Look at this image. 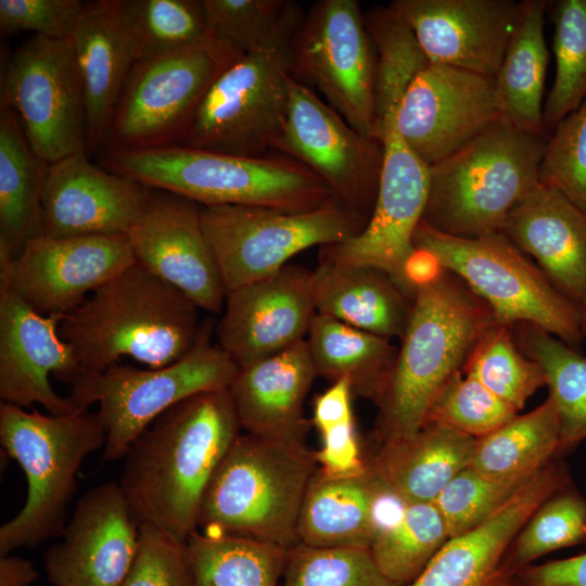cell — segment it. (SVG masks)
<instances>
[{
	"mask_svg": "<svg viewBox=\"0 0 586 586\" xmlns=\"http://www.w3.org/2000/svg\"><path fill=\"white\" fill-rule=\"evenodd\" d=\"M86 102L87 152L107 141L112 118L141 48L126 0L85 3L71 37Z\"/></svg>",
	"mask_w": 586,
	"mask_h": 586,
	"instance_id": "26",
	"label": "cell"
},
{
	"mask_svg": "<svg viewBox=\"0 0 586 586\" xmlns=\"http://www.w3.org/2000/svg\"><path fill=\"white\" fill-rule=\"evenodd\" d=\"M517 324L519 347L545 372L559 416L561 456L586 440V356L535 324Z\"/></svg>",
	"mask_w": 586,
	"mask_h": 586,
	"instance_id": "36",
	"label": "cell"
},
{
	"mask_svg": "<svg viewBox=\"0 0 586 586\" xmlns=\"http://www.w3.org/2000/svg\"><path fill=\"white\" fill-rule=\"evenodd\" d=\"M47 163L29 145L14 112L0 106V245L15 257L42 234Z\"/></svg>",
	"mask_w": 586,
	"mask_h": 586,
	"instance_id": "33",
	"label": "cell"
},
{
	"mask_svg": "<svg viewBox=\"0 0 586 586\" xmlns=\"http://www.w3.org/2000/svg\"><path fill=\"white\" fill-rule=\"evenodd\" d=\"M111 171L150 189L184 196L201 206H259L306 212L336 199L310 169L290 156H240L180 144L112 149Z\"/></svg>",
	"mask_w": 586,
	"mask_h": 586,
	"instance_id": "4",
	"label": "cell"
},
{
	"mask_svg": "<svg viewBox=\"0 0 586 586\" xmlns=\"http://www.w3.org/2000/svg\"><path fill=\"white\" fill-rule=\"evenodd\" d=\"M240 429L230 388L194 395L156 418L129 446L118 481L141 523L188 540Z\"/></svg>",
	"mask_w": 586,
	"mask_h": 586,
	"instance_id": "1",
	"label": "cell"
},
{
	"mask_svg": "<svg viewBox=\"0 0 586 586\" xmlns=\"http://www.w3.org/2000/svg\"><path fill=\"white\" fill-rule=\"evenodd\" d=\"M300 23L225 69L177 144L240 156L276 153L294 78L291 41Z\"/></svg>",
	"mask_w": 586,
	"mask_h": 586,
	"instance_id": "9",
	"label": "cell"
},
{
	"mask_svg": "<svg viewBox=\"0 0 586 586\" xmlns=\"http://www.w3.org/2000/svg\"><path fill=\"white\" fill-rule=\"evenodd\" d=\"M316 377L306 340L241 368L230 386L241 429L264 438L304 440V402Z\"/></svg>",
	"mask_w": 586,
	"mask_h": 586,
	"instance_id": "28",
	"label": "cell"
},
{
	"mask_svg": "<svg viewBox=\"0 0 586 586\" xmlns=\"http://www.w3.org/2000/svg\"><path fill=\"white\" fill-rule=\"evenodd\" d=\"M214 322L201 323L196 343L179 360L161 368L114 365L90 374L68 395L86 411H97L106 432L103 460L124 458L131 443L163 412L194 395L230 388L240 368L212 344Z\"/></svg>",
	"mask_w": 586,
	"mask_h": 586,
	"instance_id": "10",
	"label": "cell"
},
{
	"mask_svg": "<svg viewBox=\"0 0 586 586\" xmlns=\"http://www.w3.org/2000/svg\"><path fill=\"white\" fill-rule=\"evenodd\" d=\"M496 321L491 308L443 268L417 288L393 370L375 404L380 445L408 438L422 429L442 388L462 371L481 336Z\"/></svg>",
	"mask_w": 586,
	"mask_h": 586,
	"instance_id": "2",
	"label": "cell"
},
{
	"mask_svg": "<svg viewBox=\"0 0 586 586\" xmlns=\"http://www.w3.org/2000/svg\"><path fill=\"white\" fill-rule=\"evenodd\" d=\"M201 219L226 294L277 272L302 251L356 237L368 222L337 199L306 212L202 206Z\"/></svg>",
	"mask_w": 586,
	"mask_h": 586,
	"instance_id": "11",
	"label": "cell"
},
{
	"mask_svg": "<svg viewBox=\"0 0 586 586\" xmlns=\"http://www.w3.org/2000/svg\"><path fill=\"white\" fill-rule=\"evenodd\" d=\"M499 118L494 77L430 63L406 90L394 123L407 146L431 167Z\"/></svg>",
	"mask_w": 586,
	"mask_h": 586,
	"instance_id": "18",
	"label": "cell"
},
{
	"mask_svg": "<svg viewBox=\"0 0 586 586\" xmlns=\"http://www.w3.org/2000/svg\"><path fill=\"white\" fill-rule=\"evenodd\" d=\"M316 311L360 330L402 339L412 298L384 271L320 259L313 271Z\"/></svg>",
	"mask_w": 586,
	"mask_h": 586,
	"instance_id": "31",
	"label": "cell"
},
{
	"mask_svg": "<svg viewBox=\"0 0 586 586\" xmlns=\"http://www.w3.org/2000/svg\"><path fill=\"white\" fill-rule=\"evenodd\" d=\"M448 538L434 502H413L378 533L369 549L382 574L402 586L422 572Z\"/></svg>",
	"mask_w": 586,
	"mask_h": 586,
	"instance_id": "39",
	"label": "cell"
},
{
	"mask_svg": "<svg viewBox=\"0 0 586 586\" xmlns=\"http://www.w3.org/2000/svg\"><path fill=\"white\" fill-rule=\"evenodd\" d=\"M413 246L430 252L506 324H535L576 348L581 308L563 295L504 233L457 237L421 220Z\"/></svg>",
	"mask_w": 586,
	"mask_h": 586,
	"instance_id": "8",
	"label": "cell"
},
{
	"mask_svg": "<svg viewBox=\"0 0 586 586\" xmlns=\"http://www.w3.org/2000/svg\"><path fill=\"white\" fill-rule=\"evenodd\" d=\"M581 330L584 340L586 339V304L581 308Z\"/></svg>",
	"mask_w": 586,
	"mask_h": 586,
	"instance_id": "55",
	"label": "cell"
},
{
	"mask_svg": "<svg viewBox=\"0 0 586 586\" xmlns=\"http://www.w3.org/2000/svg\"><path fill=\"white\" fill-rule=\"evenodd\" d=\"M547 2L525 0L520 4L495 87L500 119L544 137V86L548 48L544 35Z\"/></svg>",
	"mask_w": 586,
	"mask_h": 586,
	"instance_id": "32",
	"label": "cell"
},
{
	"mask_svg": "<svg viewBox=\"0 0 586 586\" xmlns=\"http://www.w3.org/2000/svg\"><path fill=\"white\" fill-rule=\"evenodd\" d=\"M316 314L313 271L288 264L226 294L217 344L241 369L305 340Z\"/></svg>",
	"mask_w": 586,
	"mask_h": 586,
	"instance_id": "22",
	"label": "cell"
},
{
	"mask_svg": "<svg viewBox=\"0 0 586 586\" xmlns=\"http://www.w3.org/2000/svg\"><path fill=\"white\" fill-rule=\"evenodd\" d=\"M60 316L36 311L10 289H0V398L22 408L41 405L49 413L82 412L69 396L58 394L53 375L71 385L88 374L59 332ZM87 411V410H86Z\"/></svg>",
	"mask_w": 586,
	"mask_h": 586,
	"instance_id": "20",
	"label": "cell"
},
{
	"mask_svg": "<svg viewBox=\"0 0 586 586\" xmlns=\"http://www.w3.org/2000/svg\"><path fill=\"white\" fill-rule=\"evenodd\" d=\"M475 440L444 424L426 423L408 438L380 445L369 469L404 504L434 502L470 467Z\"/></svg>",
	"mask_w": 586,
	"mask_h": 586,
	"instance_id": "30",
	"label": "cell"
},
{
	"mask_svg": "<svg viewBox=\"0 0 586 586\" xmlns=\"http://www.w3.org/2000/svg\"><path fill=\"white\" fill-rule=\"evenodd\" d=\"M198 311L179 290L135 263L62 316L59 332L88 374L126 356L161 368L196 343Z\"/></svg>",
	"mask_w": 586,
	"mask_h": 586,
	"instance_id": "3",
	"label": "cell"
},
{
	"mask_svg": "<svg viewBox=\"0 0 586 586\" xmlns=\"http://www.w3.org/2000/svg\"><path fill=\"white\" fill-rule=\"evenodd\" d=\"M394 118L382 126L383 165L377 200L366 227L345 242L320 247L319 256L324 260L382 270L404 291V266L415 249L413 235L428 203L430 166L407 146Z\"/></svg>",
	"mask_w": 586,
	"mask_h": 586,
	"instance_id": "17",
	"label": "cell"
},
{
	"mask_svg": "<svg viewBox=\"0 0 586 586\" xmlns=\"http://www.w3.org/2000/svg\"><path fill=\"white\" fill-rule=\"evenodd\" d=\"M501 233L563 295L579 308L586 304V214L562 193L539 182L508 214Z\"/></svg>",
	"mask_w": 586,
	"mask_h": 586,
	"instance_id": "27",
	"label": "cell"
},
{
	"mask_svg": "<svg viewBox=\"0 0 586 586\" xmlns=\"http://www.w3.org/2000/svg\"><path fill=\"white\" fill-rule=\"evenodd\" d=\"M353 396L351 383L343 379L332 383L329 388L315 397L311 423L319 433L354 420Z\"/></svg>",
	"mask_w": 586,
	"mask_h": 586,
	"instance_id": "53",
	"label": "cell"
},
{
	"mask_svg": "<svg viewBox=\"0 0 586 586\" xmlns=\"http://www.w3.org/2000/svg\"><path fill=\"white\" fill-rule=\"evenodd\" d=\"M546 142L499 118L430 167L422 221L457 237L501 232L511 209L539 183Z\"/></svg>",
	"mask_w": 586,
	"mask_h": 586,
	"instance_id": "6",
	"label": "cell"
},
{
	"mask_svg": "<svg viewBox=\"0 0 586 586\" xmlns=\"http://www.w3.org/2000/svg\"><path fill=\"white\" fill-rule=\"evenodd\" d=\"M584 542L586 543V531H585V538H584Z\"/></svg>",
	"mask_w": 586,
	"mask_h": 586,
	"instance_id": "56",
	"label": "cell"
},
{
	"mask_svg": "<svg viewBox=\"0 0 586 586\" xmlns=\"http://www.w3.org/2000/svg\"><path fill=\"white\" fill-rule=\"evenodd\" d=\"M141 521L119 482L88 491L77 502L63 539L44 555L53 586H120L139 549Z\"/></svg>",
	"mask_w": 586,
	"mask_h": 586,
	"instance_id": "19",
	"label": "cell"
},
{
	"mask_svg": "<svg viewBox=\"0 0 586 586\" xmlns=\"http://www.w3.org/2000/svg\"><path fill=\"white\" fill-rule=\"evenodd\" d=\"M586 499L572 482L548 497L513 539L507 564L514 572L542 556L584 542Z\"/></svg>",
	"mask_w": 586,
	"mask_h": 586,
	"instance_id": "43",
	"label": "cell"
},
{
	"mask_svg": "<svg viewBox=\"0 0 586 586\" xmlns=\"http://www.w3.org/2000/svg\"><path fill=\"white\" fill-rule=\"evenodd\" d=\"M208 36L241 54L258 50L304 16L290 0H202Z\"/></svg>",
	"mask_w": 586,
	"mask_h": 586,
	"instance_id": "42",
	"label": "cell"
},
{
	"mask_svg": "<svg viewBox=\"0 0 586 586\" xmlns=\"http://www.w3.org/2000/svg\"><path fill=\"white\" fill-rule=\"evenodd\" d=\"M276 153L305 165L342 204L369 220L379 190L383 143L353 128L295 77Z\"/></svg>",
	"mask_w": 586,
	"mask_h": 586,
	"instance_id": "15",
	"label": "cell"
},
{
	"mask_svg": "<svg viewBox=\"0 0 586 586\" xmlns=\"http://www.w3.org/2000/svg\"><path fill=\"white\" fill-rule=\"evenodd\" d=\"M151 189L77 153L48 164L42 183L44 234L52 238L127 234Z\"/></svg>",
	"mask_w": 586,
	"mask_h": 586,
	"instance_id": "24",
	"label": "cell"
},
{
	"mask_svg": "<svg viewBox=\"0 0 586 586\" xmlns=\"http://www.w3.org/2000/svg\"><path fill=\"white\" fill-rule=\"evenodd\" d=\"M242 55L208 36L138 60L119 95L106 142L124 150L177 144L209 87Z\"/></svg>",
	"mask_w": 586,
	"mask_h": 586,
	"instance_id": "12",
	"label": "cell"
},
{
	"mask_svg": "<svg viewBox=\"0 0 586 586\" xmlns=\"http://www.w3.org/2000/svg\"><path fill=\"white\" fill-rule=\"evenodd\" d=\"M530 479L494 480L471 467L460 471L434 500L448 537L461 535L484 522Z\"/></svg>",
	"mask_w": 586,
	"mask_h": 586,
	"instance_id": "47",
	"label": "cell"
},
{
	"mask_svg": "<svg viewBox=\"0 0 586 586\" xmlns=\"http://www.w3.org/2000/svg\"><path fill=\"white\" fill-rule=\"evenodd\" d=\"M0 442L27 481L25 505L0 527L1 557L62 536L79 468L105 445L106 432L97 412L42 415L1 403Z\"/></svg>",
	"mask_w": 586,
	"mask_h": 586,
	"instance_id": "7",
	"label": "cell"
},
{
	"mask_svg": "<svg viewBox=\"0 0 586 586\" xmlns=\"http://www.w3.org/2000/svg\"><path fill=\"white\" fill-rule=\"evenodd\" d=\"M519 586H586V552L543 564H531L517 573Z\"/></svg>",
	"mask_w": 586,
	"mask_h": 586,
	"instance_id": "52",
	"label": "cell"
},
{
	"mask_svg": "<svg viewBox=\"0 0 586 586\" xmlns=\"http://www.w3.org/2000/svg\"><path fill=\"white\" fill-rule=\"evenodd\" d=\"M364 17L375 52V110L381 138L382 125L395 116L406 90L430 61L411 27L391 4L374 7Z\"/></svg>",
	"mask_w": 586,
	"mask_h": 586,
	"instance_id": "38",
	"label": "cell"
},
{
	"mask_svg": "<svg viewBox=\"0 0 586 586\" xmlns=\"http://www.w3.org/2000/svg\"><path fill=\"white\" fill-rule=\"evenodd\" d=\"M141 58L170 52L208 37L202 0H126Z\"/></svg>",
	"mask_w": 586,
	"mask_h": 586,
	"instance_id": "45",
	"label": "cell"
},
{
	"mask_svg": "<svg viewBox=\"0 0 586 586\" xmlns=\"http://www.w3.org/2000/svg\"><path fill=\"white\" fill-rule=\"evenodd\" d=\"M187 544L195 586H281L288 549L199 531Z\"/></svg>",
	"mask_w": 586,
	"mask_h": 586,
	"instance_id": "37",
	"label": "cell"
},
{
	"mask_svg": "<svg viewBox=\"0 0 586 586\" xmlns=\"http://www.w3.org/2000/svg\"><path fill=\"white\" fill-rule=\"evenodd\" d=\"M317 469L304 440L240 434L207 486L199 527L289 549L298 543V514Z\"/></svg>",
	"mask_w": 586,
	"mask_h": 586,
	"instance_id": "5",
	"label": "cell"
},
{
	"mask_svg": "<svg viewBox=\"0 0 586 586\" xmlns=\"http://www.w3.org/2000/svg\"><path fill=\"white\" fill-rule=\"evenodd\" d=\"M553 25L556 75L543 113L552 129L586 99V0L556 2Z\"/></svg>",
	"mask_w": 586,
	"mask_h": 586,
	"instance_id": "41",
	"label": "cell"
},
{
	"mask_svg": "<svg viewBox=\"0 0 586 586\" xmlns=\"http://www.w3.org/2000/svg\"><path fill=\"white\" fill-rule=\"evenodd\" d=\"M291 54L297 80L310 81L353 128L381 141L375 52L358 1L316 2L293 35Z\"/></svg>",
	"mask_w": 586,
	"mask_h": 586,
	"instance_id": "13",
	"label": "cell"
},
{
	"mask_svg": "<svg viewBox=\"0 0 586 586\" xmlns=\"http://www.w3.org/2000/svg\"><path fill=\"white\" fill-rule=\"evenodd\" d=\"M1 105L14 112L44 163L87 153L85 93L71 38L34 35L15 49L2 74Z\"/></svg>",
	"mask_w": 586,
	"mask_h": 586,
	"instance_id": "14",
	"label": "cell"
},
{
	"mask_svg": "<svg viewBox=\"0 0 586 586\" xmlns=\"http://www.w3.org/2000/svg\"><path fill=\"white\" fill-rule=\"evenodd\" d=\"M85 3L80 0H0V28L7 34L31 31L35 36L68 39Z\"/></svg>",
	"mask_w": 586,
	"mask_h": 586,
	"instance_id": "50",
	"label": "cell"
},
{
	"mask_svg": "<svg viewBox=\"0 0 586 586\" xmlns=\"http://www.w3.org/2000/svg\"><path fill=\"white\" fill-rule=\"evenodd\" d=\"M539 182L586 214V99L553 128L540 161Z\"/></svg>",
	"mask_w": 586,
	"mask_h": 586,
	"instance_id": "48",
	"label": "cell"
},
{
	"mask_svg": "<svg viewBox=\"0 0 586 586\" xmlns=\"http://www.w3.org/2000/svg\"><path fill=\"white\" fill-rule=\"evenodd\" d=\"M136 263L127 234L28 241L13 257L0 245V289H10L44 316H64Z\"/></svg>",
	"mask_w": 586,
	"mask_h": 586,
	"instance_id": "16",
	"label": "cell"
},
{
	"mask_svg": "<svg viewBox=\"0 0 586 586\" xmlns=\"http://www.w3.org/2000/svg\"><path fill=\"white\" fill-rule=\"evenodd\" d=\"M521 2L512 0H396L430 63L495 77Z\"/></svg>",
	"mask_w": 586,
	"mask_h": 586,
	"instance_id": "25",
	"label": "cell"
},
{
	"mask_svg": "<svg viewBox=\"0 0 586 586\" xmlns=\"http://www.w3.org/2000/svg\"><path fill=\"white\" fill-rule=\"evenodd\" d=\"M321 434L322 447L316 453L318 468L335 477L358 476L369 471L362 458L355 420L332 426Z\"/></svg>",
	"mask_w": 586,
	"mask_h": 586,
	"instance_id": "51",
	"label": "cell"
},
{
	"mask_svg": "<svg viewBox=\"0 0 586 586\" xmlns=\"http://www.w3.org/2000/svg\"><path fill=\"white\" fill-rule=\"evenodd\" d=\"M560 423L548 398L538 407L476 438L470 467L494 480L530 479L559 456Z\"/></svg>",
	"mask_w": 586,
	"mask_h": 586,
	"instance_id": "35",
	"label": "cell"
},
{
	"mask_svg": "<svg viewBox=\"0 0 586 586\" xmlns=\"http://www.w3.org/2000/svg\"><path fill=\"white\" fill-rule=\"evenodd\" d=\"M120 586H195L187 540L142 522L136 559Z\"/></svg>",
	"mask_w": 586,
	"mask_h": 586,
	"instance_id": "49",
	"label": "cell"
},
{
	"mask_svg": "<svg viewBox=\"0 0 586 586\" xmlns=\"http://www.w3.org/2000/svg\"><path fill=\"white\" fill-rule=\"evenodd\" d=\"M397 501L370 469L362 475L335 477L318 468L298 514V543L369 549L383 527L386 508Z\"/></svg>",
	"mask_w": 586,
	"mask_h": 586,
	"instance_id": "29",
	"label": "cell"
},
{
	"mask_svg": "<svg viewBox=\"0 0 586 586\" xmlns=\"http://www.w3.org/2000/svg\"><path fill=\"white\" fill-rule=\"evenodd\" d=\"M201 208L179 194L151 189L127 237L137 264L179 290L199 309L219 314L226 290L203 230Z\"/></svg>",
	"mask_w": 586,
	"mask_h": 586,
	"instance_id": "21",
	"label": "cell"
},
{
	"mask_svg": "<svg viewBox=\"0 0 586 586\" xmlns=\"http://www.w3.org/2000/svg\"><path fill=\"white\" fill-rule=\"evenodd\" d=\"M38 577L33 562L17 556L0 557V586H28Z\"/></svg>",
	"mask_w": 586,
	"mask_h": 586,
	"instance_id": "54",
	"label": "cell"
},
{
	"mask_svg": "<svg viewBox=\"0 0 586 586\" xmlns=\"http://www.w3.org/2000/svg\"><path fill=\"white\" fill-rule=\"evenodd\" d=\"M571 482L562 461L534 474L494 514L474 528L448 538L407 586H511L509 548L534 511Z\"/></svg>",
	"mask_w": 586,
	"mask_h": 586,
	"instance_id": "23",
	"label": "cell"
},
{
	"mask_svg": "<svg viewBox=\"0 0 586 586\" xmlns=\"http://www.w3.org/2000/svg\"><path fill=\"white\" fill-rule=\"evenodd\" d=\"M281 586L399 585L382 574L368 548L297 543L286 550Z\"/></svg>",
	"mask_w": 586,
	"mask_h": 586,
	"instance_id": "44",
	"label": "cell"
},
{
	"mask_svg": "<svg viewBox=\"0 0 586 586\" xmlns=\"http://www.w3.org/2000/svg\"><path fill=\"white\" fill-rule=\"evenodd\" d=\"M512 327L494 322L476 343L462 373L519 411L546 385V375L537 361L522 354Z\"/></svg>",
	"mask_w": 586,
	"mask_h": 586,
	"instance_id": "40",
	"label": "cell"
},
{
	"mask_svg": "<svg viewBox=\"0 0 586 586\" xmlns=\"http://www.w3.org/2000/svg\"><path fill=\"white\" fill-rule=\"evenodd\" d=\"M518 411L475 379L457 372L432 404L425 423H440L473 438L502 426Z\"/></svg>",
	"mask_w": 586,
	"mask_h": 586,
	"instance_id": "46",
	"label": "cell"
},
{
	"mask_svg": "<svg viewBox=\"0 0 586 586\" xmlns=\"http://www.w3.org/2000/svg\"><path fill=\"white\" fill-rule=\"evenodd\" d=\"M307 335L318 375L332 383L346 379L355 396L378 403L398 352L388 339L319 314Z\"/></svg>",
	"mask_w": 586,
	"mask_h": 586,
	"instance_id": "34",
	"label": "cell"
}]
</instances>
